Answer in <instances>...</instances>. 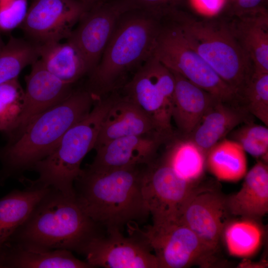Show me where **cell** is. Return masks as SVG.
I'll return each mask as SVG.
<instances>
[{
	"instance_id": "6da1fadb",
	"label": "cell",
	"mask_w": 268,
	"mask_h": 268,
	"mask_svg": "<svg viewBox=\"0 0 268 268\" xmlns=\"http://www.w3.org/2000/svg\"><path fill=\"white\" fill-rule=\"evenodd\" d=\"M139 166L103 171L82 170L74 187L86 214L100 227L122 231L145 220L149 214L142 193Z\"/></svg>"
},
{
	"instance_id": "7a4b0ae2",
	"label": "cell",
	"mask_w": 268,
	"mask_h": 268,
	"mask_svg": "<svg viewBox=\"0 0 268 268\" xmlns=\"http://www.w3.org/2000/svg\"><path fill=\"white\" fill-rule=\"evenodd\" d=\"M101 227L84 212L75 194L67 195L50 188L7 241L38 250L81 254L87 243L101 232Z\"/></svg>"
},
{
	"instance_id": "3957f363",
	"label": "cell",
	"mask_w": 268,
	"mask_h": 268,
	"mask_svg": "<svg viewBox=\"0 0 268 268\" xmlns=\"http://www.w3.org/2000/svg\"><path fill=\"white\" fill-rule=\"evenodd\" d=\"M97 100L87 88L72 90L64 100L34 118L20 136L0 149V180L32 169L90 112Z\"/></svg>"
},
{
	"instance_id": "277c9868",
	"label": "cell",
	"mask_w": 268,
	"mask_h": 268,
	"mask_svg": "<svg viewBox=\"0 0 268 268\" xmlns=\"http://www.w3.org/2000/svg\"><path fill=\"white\" fill-rule=\"evenodd\" d=\"M130 9L119 18L98 64L89 74L87 89L97 99L113 92L129 72L139 67L152 54L161 14Z\"/></svg>"
},
{
	"instance_id": "5b68a950",
	"label": "cell",
	"mask_w": 268,
	"mask_h": 268,
	"mask_svg": "<svg viewBox=\"0 0 268 268\" xmlns=\"http://www.w3.org/2000/svg\"><path fill=\"white\" fill-rule=\"evenodd\" d=\"M173 12L190 46L239 97L253 69L229 21L196 18L175 9Z\"/></svg>"
},
{
	"instance_id": "8992f818",
	"label": "cell",
	"mask_w": 268,
	"mask_h": 268,
	"mask_svg": "<svg viewBox=\"0 0 268 268\" xmlns=\"http://www.w3.org/2000/svg\"><path fill=\"white\" fill-rule=\"evenodd\" d=\"M118 95L113 92L96 100L90 112L67 131L47 157L35 164L32 170L39 177L28 180L29 184L75 194L73 183L81 172V162L94 148L103 119Z\"/></svg>"
},
{
	"instance_id": "52a82bcc",
	"label": "cell",
	"mask_w": 268,
	"mask_h": 268,
	"mask_svg": "<svg viewBox=\"0 0 268 268\" xmlns=\"http://www.w3.org/2000/svg\"><path fill=\"white\" fill-rule=\"evenodd\" d=\"M173 10L161 15L152 55L170 70L221 101L240 104L237 94L187 42Z\"/></svg>"
},
{
	"instance_id": "ba28073f",
	"label": "cell",
	"mask_w": 268,
	"mask_h": 268,
	"mask_svg": "<svg viewBox=\"0 0 268 268\" xmlns=\"http://www.w3.org/2000/svg\"><path fill=\"white\" fill-rule=\"evenodd\" d=\"M131 235L141 240L154 253L159 268H184L214 266L216 254L210 251L198 236L178 221L153 224L140 228L127 225Z\"/></svg>"
},
{
	"instance_id": "9c48e42d",
	"label": "cell",
	"mask_w": 268,
	"mask_h": 268,
	"mask_svg": "<svg viewBox=\"0 0 268 268\" xmlns=\"http://www.w3.org/2000/svg\"><path fill=\"white\" fill-rule=\"evenodd\" d=\"M174 89L172 72L152 54L124 86V95L145 113L159 133L170 137L175 134L171 125Z\"/></svg>"
},
{
	"instance_id": "30bf717a",
	"label": "cell",
	"mask_w": 268,
	"mask_h": 268,
	"mask_svg": "<svg viewBox=\"0 0 268 268\" xmlns=\"http://www.w3.org/2000/svg\"><path fill=\"white\" fill-rule=\"evenodd\" d=\"M179 176L162 158L143 170L142 193L153 224L178 221L188 199L201 187Z\"/></svg>"
},
{
	"instance_id": "8fae6325",
	"label": "cell",
	"mask_w": 268,
	"mask_h": 268,
	"mask_svg": "<svg viewBox=\"0 0 268 268\" xmlns=\"http://www.w3.org/2000/svg\"><path fill=\"white\" fill-rule=\"evenodd\" d=\"M91 5L77 0H34L20 27L35 43L61 41Z\"/></svg>"
},
{
	"instance_id": "7c38bea8",
	"label": "cell",
	"mask_w": 268,
	"mask_h": 268,
	"mask_svg": "<svg viewBox=\"0 0 268 268\" xmlns=\"http://www.w3.org/2000/svg\"><path fill=\"white\" fill-rule=\"evenodd\" d=\"M93 237L81 255L91 268H159L154 254L139 238L125 237L117 228L106 229Z\"/></svg>"
},
{
	"instance_id": "4fadbf2b",
	"label": "cell",
	"mask_w": 268,
	"mask_h": 268,
	"mask_svg": "<svg viewBox=\"0 0 268 268\" xmlns=\"http://www.w3.org/2000/svg\"><path fill=\"white\" fill-rule=\"evenodd\" d=\"M229 214L226 197L213 189L201 187L185 203L178 220L192 230L210 251L217 254Z\"/></svg>"
},
{
	"instance_id": "5bb4252c",
	"label": "cell",
	"mask_w": 268,
	"mask_h": 268,
	"mask_svg": "<svg viewBox=\"0 0 268 268\" xmlns=\"http://www.w3.org/2000/svg\"><path fill=\"white\" fill-rule=\"evenodd\" d=\"M132 7L126 0L110 4L91 5L67 39L78 48L89 74L98 64L121 16Z\"/></svg>"
},
{
	"instance_id": "9a60e30c",
	"label": "cell",
	"mask_w": 268,
	"mask_h": 268,
	"mask_svg": "<svg viewBox=\"0 0 268 268\" xmlns=\"http://www.w3.org/2000/svg\"><path fill=\"white\" fill-rule=\"evenodd\" d=\"M31 66L30 72L25 78L23 109L15 127L8 135L9 141L20 136L34 118L64 100L72 91V84L51 73L39 59Z\"/></svg>"
},
{
	"instance_id": "2e32d148",
	"label": "cell",
	"mask_w": 268,
	"mask_h": 268,
	"mask_svg": "<svg viewBox=\"0 0 268 268\" xmlns=\"http://www.w3.org/2000/svg\"><path fill=\"white\" fill-rule=\"evenodd\" d=\"M171 137L160 134L130 135L112 140L95 149L90 170L103 171L147 165L155 159L159 147Z\"/></svg>"
},
{
	"instance_id": "e0dca14e",
	"label": "cell",
	"mask_w": 268,
	"mask_h": 268,
	"mask_svg": "<svg viewBox=\"0 0 268 268\" xmlns=\"http://www.w3.org/2000/svg\"><path fill=\"white\" fill-rule=\"evenodd\" d=\"M253 121V116L241 104L217 100L186 137L195 142L206 156L212 146L236 127Z\"/></svg>"
},
{
	"instance_id": "ac0fdd59",
	"label": "cell",
	"mask_w": 268,
	"mask_h": 268,
	"mask_svg": "<svg viewBox=\"0 0 268 268\" xmlns=\"http://www.w3.org/2000/svg\"><path fill=\"white\" fill-rule=\"evenodd\" d=\"M152 134L163 135L136 104L118 95L103 119L94 148L122 137Z\"/></svg>"
},
{
	"instance_id": "d6986e66",
	"label": "cell",
	"mask_w": 268,
	"mask_h": 268,
	"mask_svg": "<svg viewBox=\"0 0 268 268\" xmlns=\"http://www.w3.org/2000/svg\"><path fill=\"white\" fill-rule=\"evenodd\" d=\"M171 71L175 78L172 120L179 134L186 137L195 129L210 107L220 99L179 73Z\"/></svg>"
},
{
	"instance_id": "ffe728a7",
	"label": "cell",
	"mask_w": 268,
	"mask_h": 268,
	"mask_svg": "<svg viewBox=\"0 0 268 268\" xmlns=\"http://www.w3.org/2000/svg\"><path fill=\"white\" fill-rule=\"evenodd\" d=\"M240 190L226 197L231 215L258 221L268 212V165L258 160L246 173Z\"/></svg>"
},
{
	"instance_id": "44dd1931",
	"label": "cell",
	"mask_w": 268,
	"mask_h": 268,
	"mask_svg": "<svg viewBox=\"0 0 268 268\" xmlns=\"http://www.w3.org/2000/svg\"><path fill=\"white\" fill-rule=\"evenodd\" d=\"M231 17L230 25L252 64L253 71L268 73L267 9Z\"/></svg>"
},
{
	"instance_id": "7402d4cb",
	"label": "cell",
	"mask_w": 268,
	"mask_h": 268,
	"mask_svg": "<svg viewBox=\"0 0 268 268\" xmlns=\"http://www.w3.org/2000/svg\"><path fill=\"white\" fill-rule=\"evenodd\" d=\"M89 268L67 250H41L9 241L0 247V268Z\"/></svg>"
},
{
	"instance_id": "603a6c76",
	"label": "cell",
	"mask_w": 268,
	"mask_h": 268,
	"mask_svg": "<svg viewBox=\"0 0 268 268\" xmlns=\"http://www.w3.org/2000/svg\"><path fill=\"white\" fill-rule=\"evenodd\" d=\"M39 59L51 73L72 84L89 70L81 52L68 39L66 42H53L38 44Z\"/></svg>"
},
{
	"instance_id": "cb8c5ba5",
	"label": "cell",
	"mask_w": 268,
	"mask_h": 268,
	"mask_svg": "<svg viewBox=\"0 0 268 268\" xmlns=\"http://www.w3.org/2000/svg\"><path fill=\"white\" fill-rule=\"evenodd\" d=\"M50 188L29 185L0 199V247L26 221Z\"/></svg>"
},
{
	"instance_id": "d4e9b609",
	"label": "cell",
	"mask_w": 268,
	"mask_h": 268,
	"mask_svg": "<svg viewBox=\"0 0 268 268\" xmlns=\"http://www.w3.org/2000/svg\"><path fill=\"white\" fill-rule=\"evenodd\" d=\"M165 144L161 158L181 178L199 182L206 167V156L202 150L189 138L175 134Z\"/></svg>"
},
{
	"instance_id": "484cf974",
	"label": "cell",
	"mask_w": 268,
	"mask_h": 268,
	"mask_svg": "<svg viewBox=\"0 0 268 268\" xmlns=\"http://www.w3.org/2000/svg\"><path fill=\"white\" fill-rule=\"evenodd\" d=\"M206 167L219 180L235 182L247 173L246 152L236 142L224 138L216 143L206 155Z\"/></svg>"
},
{
	"instance_id": "4316f807",
	"label": "cell",
	"mask_w": 268,
	"mask_h": 268,
	"mask_svg": "<svg viewBox=\"0 0 268 268\" xmlns=\"http://www.w3.org/2000/svg\"><path fill=\"white\" fill-rule=\"evenodd\" d=\"M258 221L242 218L227 222L222 238L231 255L246 257L255 254L261 246L263 231Z\"/></svg>"
},
{
	"instance_id": "83f0119b",
	"label": "cell",
	"mask_w": 268,
	"mask_h": 268,
	"mask_svg": "<svg viewBox=\"0 0 268 268\" xmlns=\"http://www.w3.org/2000/svg\"><path fill=\"white\" fill-rule=\"evenodd\" d=\"M38 59V44L10 37L0 50V85L18 78L26 67Z\"/></svg>"
},
{
	"instance_id": "f1b7e54d",
	"label": "cell",
	"mask_w": 268,
	"mask_h": 268,
	"mask_svg": "<svg viewBox=\"0 0 268 268\" xmlns=\"http://www.w3.org/2000/svg\"><path fill=\"white\" fill-rule=\"evenodd\" d=\"M239 98L250 114L268 127V73L253 71Z\"/></svg>"
},
{
	"instance_id": "f546056e",
	"label": "cell",
	"mask_w": 268,
	"mask_h": 268,
	"mask_svg": "<svg viewBox=\"0 0 268 268\" xmlns=\"http://www.w3.org/2000/svg\"><path fill=\"white\" fill-rule=\"evenodd\" d=\"M24 97L18 78L0 85V132L8 135L13 130L23 109Z\"/></svg>"
},
{
	"instance_id": "4dcf8cb0",
	"label": "cell",
	"mask_w": 268,
	"mask_h": 268,
	"mask_svg": "<svg viewBox=\"0 0 268 268\" xmlns=\"http://www.w3.org/2000/svg\"><path fill=\"white\" fill-rule=\"evenodd\" d=\"M244 151L266 163L268 162V128L253 122L242 124L228 134Z\"/></svg>"
},
{
	"instance_id": "1f68e13d",
	"label": "cell",
	"mask_w": 268,
	"mask_h": 268,
	"mask_svg": "<svg viewBox=\"0 0 268 268\" xmlns=\"http://www.w3.org/2000/svg\"><path fill=\"white\" fill-rule=\"evenodd\" d=\"M28 8V0H0V32L20 27Z\"/></svg>"
},
{
	"instance_id": "d6a6232c",
	"label": "cell",
	"mask_w": 268,
	"mask_h": 268,
	"mask_svg": "<svg viewBox=\"0 0 268 268\" xmlns=\"http://www.w3.org/2000/svg\"><path fill=\"white\" fill-rule=\"evenodd\" d=\"M266 0H234L226 6L230 16H238L266 8Z\"/></svg>"
},
{
	"instance_id": "836d02e7",
	"label": "cell",
	"mask_w": 268,
	"mask_h": 268,
	"mask_svg": "<svg viewBox=\"0 0 268 268\" xmlns=\"http://www.w3.org/2000/svg\"><path fill=\"white\" fill-rule=\"evenodd\" d=\"M182 0H127L133 8H143L145 10L163 13L175 8Z\"/></svg>"
},
{
	"instance_id": "e575fe53",
	"label": "cell",
	"mask_w": 268,
	"mask_h": 268,
	"mask_svg": "<svg viewBox=\"0 0 268 268\" xmlns=\"http://www.w3.org/2000/svg\"><path fill=\"white\" fill-rule=\"evenodd\" d=\"M195 7L201 11L214 12L225 6L227 0H191Z\"/></svg>"
},
{
	"instance_id": "d590c367",
	"label": "cell",
	"mask_w": 268,
	"mask_h": 268,
	"mask_svg": "<svg viewBox=\"0 0 268 268\" xmlns=\"http://www.w3.org/2000/svg\"><path fill=\"white\" fill-rule=\"evenodd\" d=\"M90 5H93L97 3L99 0H77Z\"/></svg>"
},
{
	"instance_id": "8d00e7d4",
	"label": "cell",
	"mask_w": 268,
	"mask_h": 268,
	"mask_svg": "<svg viewBox=\"0 0 268 268\" xmlns=\"http://www.w3.org/2000/svg\"><path fill=\"white\" fill-rule=\"evenodd\" d=\"M4 43L0 36V50L4 46Z\"/></svg>"
}]
</instances>
